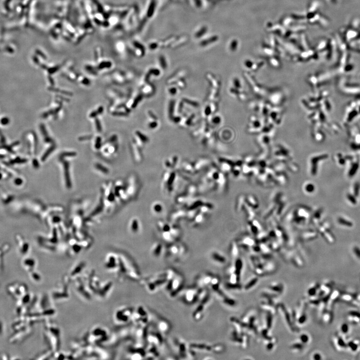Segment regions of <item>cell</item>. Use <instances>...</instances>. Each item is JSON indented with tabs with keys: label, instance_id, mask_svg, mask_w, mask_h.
<instances>
[{
	"label": "cell",
	"instance_id": "cell-1",
	"mask_svg": "<svg viewBox=\"0 0 360 360\" xmlns=\"http://www.w3.org/2000/svg\"><path fill=\"white\" fill-rule=\"evenodd\" d=\"M211 301V294L206 289L197 303V307L192 313V317L194 321L199 322L203 319L207 308L209 306Z\"/></svg>",
	"mask_w": 360,
	"mask_h": 360
},
{
	"label": "cell",
	"instance_id": "cell-2",
	"mask_svg": "<svg viewBox=\"0 0 360 360\" xmlns=\"http://www.w3.org/2000/svg\"><path fill=\"white\" fill-rule=\"evenodd\" d=\"M184 284V279L183 276L177 272L175 275L169 281L164 289L169 296L174 298L182 291Z\"/></svg>",
	"mask_w": 360,
	"mask_h": 360
},
{
	"label": "cell",
	"instance_id": "cell-3",
	"mask_svg": "<svg viewBox=\"0 0 360 360\" xmlns=\"http://www.w3.org/2000/svg\"><path fill=\"white\" fill-rule=\"evenodd\" d=\"M206 289L198 286L187 288L183 292L182 294L183 301L187 305L197 304Z\"/></svg>",
	"mask_w": 360,
	"mask_h": 360
},
{
	"label": "cell",
	"instance_id": "cell-4",
	"mask_svg": "<svg viewBox=\"0 0 360 360\" xmlns=\"http://www.w3.org/2000/svg\"><path fill=\"white\" fill-rule=\"evenodd\" d=\"M190 345L191 349L194 352L220 354L223 352L225 347L221 344H210L207 343H195Z\"/></svg>",
	"mask_w": 360,
	"mask_h": 360
},
{
	"label": "cell",
	"instance_id": "cell-5",
	"mask_svg": "<svg viewBox=\"0 0 360 360\" xmlns=\"http://www.w3.org/2000/svg\"><path fill=\"white\" fill-rule=\"evenodd\" d=\"M175 348L180 357L183 359H194L195 352L191 349L190 345L181 339L174 340Z\"/></svg>",
	"mask_w": 360,
	"mask_h": 360
},
{
	"label": "cell",
	"instance_id": "cell-6",
	"mask_svg": "<svg viewBox=\"0 0 360 360\" xmlns=\"http://www.w3.org/2000/svg\"><path fill=\"white\" fill-rule=\"evenodd\" d=\"M156 328L161 334H167L171 329V325L168 321L163 318H160L156 322Z\"/></svg>",
	"mask_w": 360,
	"mask_h": 360
},
{
	"label": "cell",
	"instance_id": "cell-7",
	"mask_svg": "<svg viewBox=\"0 0 360 360\" xmlns=\"http://www.w3.org/2000/svg\"><path fill=\"white\" fill-rule=\"evenodd\" d=\"M148 341L149 344L154 346H160L162 344V340L161 337H159L156 334H151L148 336Z\"/></svg>",
	"mask_w": 360,
	"mask_h": 360
},
{
	"label": "cell",
	"instance_id": "cell-8",
	"mask_svg": "<svg viewBox=\"0 0 360 360\" xmlns=\"http://www.w3.org/2000/svg\"><path fill=\"white\" fill-rule=\"evenodd\" d=\"M211 258V259L217 264L224 265L226 261V260L224 257L217 253L212 254Z\"/></svg>",
	"mask_w": 360,
	"mask_h": 360
},
{
	"label": "cell",
	"instance_id": "cell-9",
	"mask_svg": "<svg viewBox=\"0 0 360 360\" xmlns=\"http://www.w3.org/2000/svg\"><path fill=\"white\" fill-rule=\"evenodd\" d=\"M299 340L301 341V342L304 344H307L309 341V337L308 335L306 334H303L302 335L300 336Z\"/></svg>",
	"mask_w": 360,
	"mask_h": 360
},
{
	"label": "cell",
	"instance_id": "cell-10",
	"mask_svg": "<svg viewBox=\"0 0 360 360\" xmlns=\"http://www.w3.org/2000/svg\"><path fill=\"white\" fill-rule=\"evenodd\" d=\"M257 279H254L253 280H251V281H250V282L248 283L247 285L246 286V289L248 290L251 288L252 287H253L255 285V284L257 283Z\"/></svg>",
	"mask_w": 360,
	"mask_h": 360
}]
</instances>
